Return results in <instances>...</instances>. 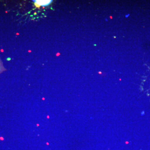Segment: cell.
<instances>
[{
    "mask_svg": "<svg viewBox=\"0 0 150 150\" xmlns=\"http://www.w3.org/2000/svg\"><path fill=\"white\" fill-rule=\"evenodd\" d=\"M35 5L42 6H48L52 2V1H33Z\"/></svg>",
    "mask_w": 150,
    "mask_h": 150,
    "instance_id": "6da1fadb",
    "label": "cell"
}]
</instances>
